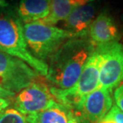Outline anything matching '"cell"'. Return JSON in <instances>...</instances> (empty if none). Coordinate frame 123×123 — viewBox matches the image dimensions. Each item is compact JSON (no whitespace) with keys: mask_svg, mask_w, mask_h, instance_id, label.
<instances>
[{"mask_svg":"<svg viewBox=\"0 0 123 123\" xmlns=\"http://www.w3.org/2000/svg\"><path fill=\"white\" fill-rule=\"evenodd\" d=\"M10 3L6 0H0V7H5L9 6Z\"/></svg>","mask_w":123,"mask_h":123,"instance_id":"21","label":"cell"},{"mask_svg":"<svg viewBox=\"0 0 123 123\" xmlns=\"http://www.w3.org/2000/svg\"><path fill=\"white\" fill-rule=\"evenodd\" d=\"M23 24L17 7L11 4L0 7V50L23 60L41 76L46 77L47 63L31 53L24 36Z\"/></svg>","mask_w":123,"mask_h":123,"instance_id":"2","label":"cell"},{"mask_svg":"<svg viewBox=\"0 0 123 123\" xmlns=\"http://www.w3.org/2000/svg\"><path fill=\"white\" fill-rule=\"evenodd\" d=\"M112 91L98 88L85 96L72 110L75 117L86 123H98L113 106Z\"/></svg>","mask_w":123,"mask_h":123,"instance_id":"8","label":"cell"},{"mask_svg":"<svg viewBox=\"0 0 123 123\" xmlns=\"http://www.w3.org/2000/svg\"><path fill=\"white\" fill-rule=\"evenodd\" d=\"M10 105V101L8 98H5L0 97V112L6 109Z\"/></svg>","mask_w":123,"mask_h":123,"instance_id":"18","label":"cell"},{"mask_svg":"<svg viewBox=\"0 0 123 123\" xmlns=\"http://www.w3.org/2000/svg\"><path fill=\"white\" fill-rule=\"evenodd\" d=\"M72 9L73 6L69 0H51L50 11L48 16L38 22L46 25L54 26L61 21H65Z\"/></svg>","mask_w":123,"mask_h":123,"instance_id":"13","label":"cell"},{"mask_svg":"<svg viewBox=\"0 0 123 123\" xmlns=\"http://www.w3.org/2000/svg\"><path fill=\"white\" fill-rule=\"evenodd\" d=\"M72 111L58 101L43 111L27 115L28 123H68Z\"/></svg>","mask_w":123,"mask_h":123,"instance_id":"12","label":"cell"},{"mask_svg":"<svg viewBox=\"0 0 123 123\" xmlns=\"http://www.w3.org/2000/svg\"><path fill=\"white\" fill-rule=\"evenodd\" d=\"M98 123H123V112L116 105H113L108 114Z\"/></svg>","mask_w":123,"mask_h":123,"instance_id":"15","label":"cell"},{"mask_svg":"<svg viewBox=\"0 0 123 123\" xmlns=\"http://www.w3.org/2000/svg\"><path fill=\"white\" fill-rule=\"evenodd\" d=\"M87 34L96 47L112 42H118L120 32L115 20L108 12L100 13L88 28Z\"/></svg>","mask_w":123,"mask_h":123,"instance_id":"9","label":"cell"},{"mask_svg":"<svg viewBox=\"0 0 123 123\" xmlns=\"http://www.w3.org/2000/svg\"><path fill=\"white\" fill-rule=\"evenodd\" d=\"M0 123H28L26 117L14 108H6L0 112Z\"/></svg>","mask_w":123,"mask_h":123,"instance_id":"14","label":"cell"},{"mask_svg":"<svg viewBox=\"0 0 123 123\" xmlns=\"http://www.w3.org/2000/svg\"><path fill=\"white\" fill-rule=\"evenodd\" d=\"M14 95H15V93L10 92V91H7V90L0 87V97L5 98H10L14 97Z\"/></svg>","mask_w":123,"mask_h":123,"instance_id":"19","label":"cell"},{"mask_svg":"<svg viewBox=\"0 0 123 123\" xmlns=\"http://www.w3.org/2000/svg\"><path fill=\"white\" fill-rule=\"evenodd\" d=\"M23 31L31 53L43 62L50 59L66 41L77 36L65 29L46 25L39 22L24 23Z\"/></svg>","mask_w":123,"mask_h":123,"instance_id":"3","label":"cell"},{"mask_svg":"<svg viewBox=\"0 0 123 123\" xmlns=\"http://www.w3.org/2000/svg\"><path fill=\"white\" fill-rule=\"evenodd\" d=\"M68 123H78L77 118H76V117L74 116V114L73 113L70 114V119H69Z\"/></svg>","mask_w":123,"mask_h":123,"instance_id":"20","label":"cell"},{"mask_svg":"<svg viewBox=\"0 0 123 123\" xmlns=\"http://www.w3.org/2000/svg\"><path fill=\"white\" fill-rule=\"evenodd\" d=\"M95 48L88 35L68 39L48 60L46 79L58 90L73 87Z\"/></svg>","mask_w":123,"mask_h":123,"instance_id":"1","label":"cell"},{"mask_svg":"<svg viewBox=\"0 0 123 123\" xmlns=\"http://www.w3.org/2000/svg\"><path fill=\"white\" fill-rule=\"evenodd\" d=\"M114 98L116 105L123 112V82L114 90Z\"/></svg>","mask_w":123,"mask_h":123,"instance_id":"16","label":"cell"},{"mask_svg":"<svg viewBox=\"0 0 123 123\" xmlns=\"http://www.w3.org/2000/svg\"><path fill=\"white\" fill-rule=\"evenodd\" d=\"M57 102L51 90L36 80L14 95V108L25 116L43 111Z\"/></svg>","mask_w":123,"mask_h":123,"instance_id":"7","label":"cell"},{"mask_svg":"<svg viewBox=\"0 0 123 123\" xmlns=\"http://www.w3.org/2000/svg\"><path fill=\"white\" fill-rule=\"evenodd\" d=\"M96 6L93 2L73 7L70 14L64 21L65 30L77 36L88 35V28L94 20Z\"/></svg>","mask_w":123,"mask_h":123,"instance_id":"10","label":"cell"},{"mask_svg":"<svg viewBox=\"0 0 123 123\" xmlns=\"http://www.w3.org/2000/svg\"><path fill=\"white\" fill-rule=\"evenodd\" d=\"M102 57L97 48L88 58L78 82L68 90L51 87V92L58 102L65 105L71 111L85 96L98 88Z\"/></svg>","mask_w":123,"mask_h":123,"instance_id":"4","label":"cell"},{"mask_svg":"<svg viewBox=\"0 0 123 123\" xmlns=\"http://www.w3.org/2000/svg\"><path fill=\"white\" fill-rule=\"evenodd\" d=\"M96 48L102 57L98 88L112 91L123 82V44L112 42Z\"/></svg>","mask_w":123,"mask_h":123,"instance_id":"6","label":"cell"},{"mask_svg":"<svg viewBox=\"0 0 123 123\" xmlns=\"http://www.w3.org/2000/svg\"><path fill=\"white\" fill-rule=\"evenodd\" d=\"M94 0H69L70 5L73 7L76 6H84L90 2H93Z\"/></svg>","mask_w":123,"mask_h":123,"instance_id":"17","label":"cell"},{"mask_svg":"<svg viewBox=\"0 0 123 123\" xmlns=\"http://www.w3.org/2000/svg\"><path fill=\"white\" fill-rule=\"evenodd\" d=\"M51 0H20L17 7L23 23L38 22L48 16Z\"/></svg>","mask_w":123,"mask_h":123,"instance_id":"11","label":"cell"},{"mask_svg":"<svg viewBox=\"0 0 123 123\" xmlns=\"http://www.w3.org/2000/svg\"><path fill=\"white\" fill-rule=\"evenodd\" d=\"M40 76L25 62L0 50V87L18 93Z\"/></svg>","mask_w":123,"mask_h":123,"instance_id":"5","label":"cell"}]
</instances>
